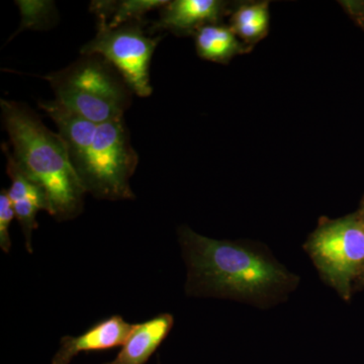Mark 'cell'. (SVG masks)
Returning <instances> with one entry per match:
<instances>
[{
  "label": "cell",
  "mask_w": 364,
  "mask_h": 364,
  "mask_svg": "<svg viewBox=\"0 0 364 364\" xmlns=\"http://www.w3.org/2000/svg\"><path fill=\"white\" fill-rule=\"evenodd\" d=\"M188 265L186 293L270 305L296 287L298 279L262 249L247 244L215 240L189 228L179 230Z\"/></svg>",
  "instance_id": "obj_1"
},
{
  "label": "cell",
  "mask_w": 364,
  "mask_h": 364,
  "mask_svg": "<svg viewBox=\"0 0 364 364\" xmlns=\"http://www.w3.org/2000/svg\"><path fill=\"white\" fill-rule=\"evenodd\" d=\"M2 123L21 169L40 184L49 200V214L58 221L78 217L86 189L74 168L68 148L26 105L1 100Z\"/></svg>",
  "instance_id": "obj_2"
},
{
  "label": "cell",
  "mask_w": 364,
  "mask_h": 364,
  "mask_svg": "<svg viewBox=\"0 0 364 364\" xmlns=\"http://www.w3.org/2000/svg\"><path fill=\"white\" fill-rule=\"evenodd\" d=\"M46 79L57 102L97 124L123 119L130 105V87L109 62L95 55L85 56Z\"/></svg>",
  "instance_id": "obj_3"
},
{
  "label": "cell",
  "mask_w": 364,
  "mask_h": 364,
  "mask_svg": "<svg viewBox=\"0 0 364 364\" xmlns=\"http://www.w3.org/2000/svg\"><path fill=\"white\" fill-rule=\"evenodd\" d=\"M304 249L326 284L349 301L364 269V224L358 213L321 220Z\"/></svg>",
  "instance_id": "obj_4"
},
{
  "label": "cell",
  "mask_w": 364,
  "mask_h": 364,
  "mask_svg": "<svg viewBox=\"0 0 364 364\" xmlns=\"http://www.w3.org/2000/svg\"><path fill=\"white\" fill-rule=\"evenodd\" d=\"M139 158L123 119L98 124L85 165L79 170L86 193L100 200L135 198L130 186Z\"/></svg>",
  "instance_id": "obj_5"
},
{
  "label": "cell",
  "mask_w": 364,
  "mask_h": 364,
  "mask_svg": "<svg viewBox=\"0 0 364 364\" xmlns=\"http://www.w3.org/2000/svg\"><path fill=\"white\" fill-rule=\"evenodd\" d=\"M161 38H150L144 33L140 23H128L107 28L98 20L97 33L83 46V56H100L119 71L132 92L140 97L152 93L149 67L155 48Z\"/></svg>",
  "instance_id": "obj_6"
},
{
  "label": "cell",
  "mask_w": 364,
  "mask_h": 364,
  "mask_svg": "<svg viewBox=\"0 0 364 364\" xmlns=\"http://www.w3.org/2000/svg\"><path fill=\"white\" fill-rule=\"evenodd\" d=\"M134 325L119 315L100 321L77 337L64 336L60 348L52 359V364H69L80 352L107 350L123 346Z\"/></svg>",
  "instance_id": "obj_7"
},
{
  "label": "cell",
  "mask_w": 364,
  "mask_h": 364,
  "mask_svg": "<svg viewBox=\"0 0 364 364\" xmlns=\"http://www.w3.org/2000/svg\"><path fill=\"white\" fill-rule=\"evenodd\" d=\"M226 13V4L218 0H176L161 9L159 20L152 32L167 30L177 35H189L203 26L217 25Z\"/></svg>",
  "instance_id": "obj_8"
},
{
  "label": "cell",
  "mask_w": 364,
  "mask_h": 364,
  "mask_svg": "<svg viewBox=\"0 0 364 364\" xmlns=\"http://www.w3.org/2000/svg\"><path fill=\"white\" fill-rule=\"evenodd\" d=\"M40 107L51 117L63 139L76 172L82 168L95 140L98 124L88 121L57 102H41Z\"/></svg>",
  "instance_id": "obj_9"
},
{
  "label": "cell",
  "mask_w": 364,
  "mask_h": 364,
  "mask_svg": "<svg viewBox=\"0 0 364 364\" xmlns=\"http://www.w3.org/2000/svg\"><path fill=\"white\" fill-rule=\"evenodd\" d=\"M173 324L170 314H161L134 325L117 358L107 364H145L168 336Z\"/></svg>",
  "instance_id": "obj_10"
},
{
  "label": "cell",
  "mask_w": 364,
  "mask_h": 364,
  "mask_svg": "<svg viewBox=\"0 0 364 364\" xmlns=\"http://www.w3.org/2000/svg\"><path fill=\"white\" fill-rule=\"evenodd\" d=\"M196 47L198 56L219 63H226L236 55L249 51L231 28L219 25H208L198 30Z\"/></svg>",
  "instance_id": "obj_11"
},
{
  "label": "cell",
  "mask_w": 364,
  "mask_h": 364,
  "mask_svg": "<svg viewBox=\"0 0 364 364\" xmlns=\"http://www.w3.org/2000/svg\"><path fill=\"white\" fill-rule=\"evenodd\" d=\"M168 1L164 0H123V1H92L90 11L97 14V20L104 21L107 28L140 23L150 11L162 9Z\"/></svg>",
  "instance_id": "obj_12"
},
{
  "label": "cell",
  "mask_w": 364,
  "mask_h": 364,
  "mask_svg": "<svg viewBox=\"0 0 364 364\" xmlns=\"http://www.w3.org/2000/svg\"><path fill=\"white\" fill-rule=\"evenodd\" d=\"M231 28L246 43H255L267 35L269 26L267 2L244 4L232 16Z\"/></svg>",
  "instance_id": "obj_13"
},
{
  "label": "cell",
  "mask_w": 364,
  "mask_h": 364,
  "mask_svg": "<svg viewBox=\"0 0 364 364\" xmlns=\"http://www.w3.org/2000/svg\"><path fill=\"white\" fill-rule=\"evenodd\" d=\"M21 14V31L25 28L40 30L51 26L56 16L54 2L52 1H16Z\"/></svg>",
  "instance_id": "obj_14"
},
{
  "label": "cell",
  "mask_w": 364,
  "mask_h": 364,
  "mask_svg": "<svg viewBox=\"0 0 364 364\" xmlns=\"http://www.w3.org/2000/svg\"><path fill=\"white\" fill-rule=\"evenodd\" d=\"M14 218L16 215L13 203L9 200L6 189H2L0 193V248L6 253H9L11 248L9 227Z\"/></svg>",
  "instance_id": "obj_15"
},
{
  "label": "cell",
  "mask_w": 364,
  "mask_h": 364,
  "mask_svg": "<svg viewBox=\"0 0 364 364\" xmlns=\"http://www.w3.org/2000/svg\"><path fill=\"white\" fill-rule=\"evenodd\" d=\"M358 213V217L360 218L361 221H363L364 224V198L363 202H361L360 208H359Z\"/></svg>",
  "instance_id": "obj_16"
},
{
  "label": "cell",
  "mask_w": 364,
  "mask_h": 364,
  "mask_svg": "<svg viewBox=\"0 0 364 364\" xmlns=\"http://www.w3.org/2000/svg\"><path fill=\"white\" fill-rule=\"evenodd\" d=\"M364 287V269L363 273H361L360 277H359V279H358V282H356L355 287Z\"/></svg>",
  "instance_id": "obj_17"
}]
</instances>
